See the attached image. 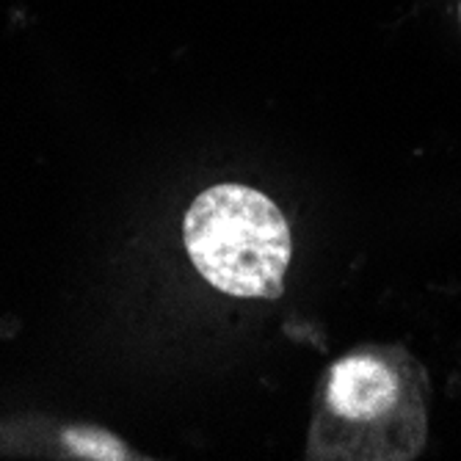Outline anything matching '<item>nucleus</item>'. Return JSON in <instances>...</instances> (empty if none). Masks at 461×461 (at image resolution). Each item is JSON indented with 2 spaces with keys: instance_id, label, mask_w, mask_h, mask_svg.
Wrapping results in <instances>:
<instances>
[{
  "instance_id": "nucleus-1",
  "label": "nucleus",
  "mask_w": 461,
  "mask_h": 461,
  "mask_svg": "<svg viewBox=\"0 0 461 461\" xmlns=\"http://www.w3.org/2000/svg\"><path fill=\"white\" fill-rule=\"evenodd\" d=\"M426 373L403 348L365 346L323 375L312 458L406 461L426 442Z\"/></svg>"
},
{
  "instance_id": "nucleus-2",
  "label": "nucleus",
  "mask_w": 461,
  "mask_h": 461,
  "mask_svg": "<svg viewBox=\"0 0 461 461\" xmlns=\"http://www.w3.org/2000/svg\"><path fill=\"white\" fill-rule=\"evenodd\" d=\"M191 263L238 299H279L290 266V230L260 191L224 183L199 194L183 221Z\"/></svg>"
},
{
  "instance_id": "nucleus-3",
  "label": "nucleus",
  "mask_w": 461,
  "mask_h": 461,
  "mask_svg": "<svg viewBox=\"0 0 461 461\" xmlns=\"http://www.w3.org/2000/svg\"><path fill=\"white\" fill-rule=\"evenodd\" d=\"M67 447L83 458H128V450L105 431L97 429H69L64 434Z\"/></svg>"
}]
</instances>
